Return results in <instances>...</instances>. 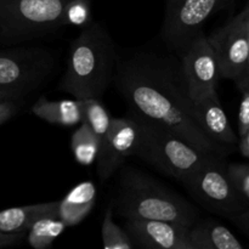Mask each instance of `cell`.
I'll list each match as a JSON object with an SVG mask.
<instances>
[{
  "label": "cell",
  "instance_id": "9c48e42d",
  "mask_svg": "<svg viewBox=\"0 0 249 249\" xmlns=\"http://www.w3.org/2000/svg\"><path fill=\"white\" fill-rule=\"evenodd\" d=\"M179 58L194 102L216 91L220 72L215 53L204 32L190 43Z\"/></svg>",
  "mask_w": 249,
  "mask_h": 249
},
{
  "label": "cell",
  "instance_id": "4dcf8cb0",
  "mask_svg": "<svg viewBox=\"0 0 249 249\" xmlns=\"http://www.w3.org/2000/svg\"><path fill=\"white\" fill-rule=\"evenodd\" d=\"M6 99H18V97H17L15 94H12V92L0 89V102L4 101V100Z\"/></svg>",
  "mask_w": 249,
  "mask_h": 249
},
{
  "label": "cell",
  "instance_id": "7c38bea8",
  "mask_svg": "<svg viewBox=\"0 0 249 249\" xmlns=\"http://www.w3.org/2000/svg\"><path fill=\"white\" fill-rule=\"evenodd\" d=\"M189 228L172 221L150 219H129L124 224L134 245L151 249H191Z\"/></svg>",
  "mask_w": 249,
  "mask_h": 249
},
{
  "label": "cell",
  "instance_id": "d4e9b609",
  "mask_svg": "<svg viewBox=\"0 0 249 249\" xmlns=\"http://www.w3.org/2000/svg\"><path fill=\"white\" fill-rule=\"evenodd\" d=\"M18 111L17 99H6L0 102V125L9 121Z\"/></svg>",
  "mask_w": 249,
  "mask_h": 249
},
{
  "label": "cell",
  "instance_id": "9a60e30c",
  "mask_svg": "<svg viewBox=\"0 0 249 249\" xmlns=\"http://www.w3.org/2000/svg\"><path fill=\"white\" fill-rule=\"evenodd\" d=\"M97 190L92 181L75 185L61 201H58V218L66 226H75L90 214L96 203Z\"/></svg>",
  "mask_w": 249,
  "mask_h": 249
},
{
  "label": "cell",
  "instance_id": "f1b7e54d",
  "mask_svg": "<svg viewBox=\"0 0 249 249\" xmlns=\"http://www.w3.org/2000/svg\"><path fill=\"white\" fill-rule=\"evenodd\" d=\"M241 16H242L243 26H245V31H246V34H247L248 45H249V1L245 6V9L241 11Z\"/></svg>",
  "mask_w": 249,
  "mask_h": 249
},
{
  "label": "cell",
  "instance_id": "2e32d148",
  "mask_svg": "<svg viewBox=\"0 0 249 249\" xmlns=\"http://www.w3.org/2000/svg\"><path fill=\"white\" fill-rule=\"evenodd\" d=\"M57 207L58 201H51L2 209L0 211V231L6 233L27 232L39 219L58 215Z\"/></svg>",
  "mask_w": 249,
  "mask_h": 249
},
{
  "label": "cell",
  "instance_id": "603a6c76",
  "mask_svg": "<svg viewBox=\"0 0 249 249\" xmlns=\"http://www.w3.org/2000/svg\"><path fill=\"white\" fill-rule=\"evenodd\" d=\"M228 173L238 194L249 206V164L231 163L228 164Z\"/></svg>",
  "mask_w": 249,
  "mask_h": 249
},
{
  "label": "cell",
  "instance_id": "6da1fadb",
  "mask_svg": "<svg viewBox=\"0 0 249 249\" xmlns=\"http://www.w3.org/2000/svg\"><path fill=\"white\" fill-rule=\"evenodd\" d=\"M113 84L129 111L169 128L204 153L228 156L232 148L216 142L199 125L179 56L138 51L117 61Z\"/></svg>",
  "mask_w": 249,
  "mask_h": 249
},
{
  "label": "cell",
  "instance_id": "d6986e66",
  "mask_svg": "<svg viewBox=\"0 0 249 249\" xmlns=\"http://www.w3.org/2000/svg\"><path fill=\"white\" fill-rule=\"evenodd\" d=\"M67 226L58 215L44 216L27 231V242L34 249H46L66 230Z\"/></svg>",
  "mask_w": 249,
  "mask_h": 249
},
{
  "label": "cell",
  "instance_id": "83f0119b",
  "mask_svg": "<svg viewBox=\"0 0 249 249\" xmlns=\"http://www.w3.org/2000/svg\"><path fill=\"white\" fill-rule=\"evenodd\" d=\"M238 147H240L241 153L245 156L246 158L249 160V128L242 135H240V140H238Z\"/></svg>",
  "mask_w": 249,
  "mask_h": 249
},
{
  "label": "cell",
  "instance_id": "5b68a950",
  "mask_svg": "<svg viewBox=\"0 0 249 249\" xmlns=\"http://www.w3.org/2000/svg\"><path fill=\"white\" fill-rule=\"evenodd\" d=\"M71 0H0V44L19 45L62 28Z\"/></svg>",
  "mask_w": 249,
  "mask_h": 249
},
{
  "label": "cell",
  "instance_id": "52a82bcc",
  "mask_svg": "<svg viewBox=\"0 0 249 249\" xmlns=\"http://www.w3.org/2000/svg\"><path fill=\"white\" fill-rule=\"evenodd\" d=\"M56 67V58L43 46H16L0 51V89L19 97L38 89Z\"/></svg>",
  "mask_w": 249,
  "mask_h": 249
},
{
  "label": "cell",
  "instance_id": "44dd1931",
  "mask_svg": "<svg viewBox=\"0 0 249 249\" xmlns=\"http://www.w3.org/2000/svg\"><path fill=\"white\" fill-rule=\"evenodd\" d=\"M102 247L105 249H131L135 247L125 229L114 223L113 209L108 207L101 226Z\"/></svg>",
  "mask_w": 249,
  "mask_h": 249
},
{
  "label": "cell",
  "instance_id": "7402d4cb",
  "mask_svg": "<svg viewBox=\"0 0 249 249\" xmlns=\"http://www.w3.org/2000/svg\"><path fill=\"white\" fill-rule=\"evenodd\" d=\"M92 0H71L63 12L62 27H87L91 19Z\"/></svg>",
  "mask_w": 249,
  "mask_h": 249
},
{
  "label": "cell",
  "instance_id": "4fadbf2b",
  "mask_svg": "<svg viewBox=\"0 0 249 249\" xmlns=\"http://www.w3.org/2000/svg\"><path fill=\"white\" fill-rule=\"evenodd\" d=\"M195 108L199 125L213 140L231 148L238 142L237 135L221 106L218 91L195 101Z\"/></svg>",
  "mask_w": 249,
  "mask_h": 249
},
{
  "label": "cell",
  "instance_id": "e0dca14e",
  "mask_svg": "<svg viewBox=\"0 0 249 249\" xmlns=\"http://www.w3.org/2000/svg\"><path fill=\"white\" fill-rule=\"evenodd\" d=\"M32 113L50 124L61 126H75L83 122L80 100H56L51 101L40 96L32 107Z\"/></svg>",
  "mask_w": 249,
  "mask_h": 249
},
{
  "label": "cell",
  "instance_id": "277c9868",
  "mask_svg": "<svg viewBox=\"0 0 249 249\" xmlns=\"http://www.w3.org/2000/svg\"><path fill=\"white\" fill-rule=\"evenodd\" d=\"M128 114L138 125L135 155L167 177L181 182L214 155L197 150L163 124L129 109Z\"/></svg>",
  "mask_w": 249,
  "mask_h": 249
},
{
  "label": "cell",
  "instance_id": "cb8c5ba5",
  "mask_svg": "<svg viewBox=\"0 0 249 249\" xmlns=\"http://www.w3.org/2000/svg\"><path fill=\"white\" fill-rule=\"evenodd\" d=\"M242 92L238 109V135H242L249 128V88L240 89Z\"/></svg>",
  "mask_w": 249,
  "mask_h": 249
},
{
  "label": "cell",
  "instance_id": "ffe728a7",
  "mask_svg": "<svg viewBox=\"0 0 249 249\" xmlns=\"http://www.w3.org/2000/svg\"><path fill=\"white\" fill-rule=\"evenodd\" d=\"M80 104H82L83 122L90 126V129L101 141L111 125L112 118L109 112L100 99H94V97L83 99L80 100Z\"/></svg>",
  "mask_w": 249,
  "mask_h": 249
},
{
  "label": "cell",
  "instance_id": "484cf974",
  "mask_svg": "<svg viewBox=\"0 0 249 249\" xmlns=\"http://www.w3.org/2000/svg\"><path fill=\"white\" fill-rule=\"evenodd\" d=\"M27 232H18V233H6L0 231V248L11 247V246L17 245L22 241Z\"/></svg>",
  "mask_w": 249,
  "mask_h": 249
},
{
  "label": "cell",
  "instance_id": "30bf717a",
  "mask_svg": "<svg viewBox=\"0 0 249 249\" xmlns=\"http://www.w3.org/2000/svg\"><path fill=\"white\" fill-rule=\"evenodd\" d=\"M207 36L218 61L220 78L236 82L249 65L248 39L241 12Z\"/></svg>",
  "mask_w": 249,
  "mask_h": 249
},
{
  "label": "cell",
  "instance_id": "f546056e",
  "mask_svg": "<svg viewBox=\"0 0 249 249\" xmlns=\"http://www.w3.org/2000/svg\"><path fill=\"white\" fill-rule=\"evenodd\" d=\"M236 84H237L238 89H242V88H249V65L246 70V72L243 73L242 77L238 78L236 80Z\"/></svg>",
  "mask_w": 249,
  "mask_h": 249
},
{
  "label": "cell",
  "instance_id": "4316f807",
  "mask_svg": "<svg viewBox=\"0 0 249 249\" xmlns=\"http://www.w3.org/2000/svg\"><path fill=\"white\" fill-rule=\"evenodd\" d=\"M232 221L243 231V232L249 235V207L246 211H243L242 213L238 214Z\"/></svg>",
  "mask_w": 249,
  "mask_h": 249
},
{
  "label": "cell",
  "instance_id": "5bb4252c",
  "mask_svg": "<svg viewBox=\"0 0 249 249\" xmlns=\"http://www.w3.org/2000/svg\"><path fill=\"white\" fill-rule=\"evenodd\" d=\"M191 249H242L243 245L226 226L214 219L197 220L189 228Z\"/></svg>",
  "mask_w": 249,
  "mask_h": 249
},
{
  "label": "cell",
  "instance_id": "8fae6325",
  "mask_svg": "<svg viewBox=\"0 0 249 249\" xmlns=\"http://www.w3.org/2000/svg\"><path fill=\"white\" fill-rule=\"evenodd\" d=\"M138 125L131 116L112 118L111 125L100 141L97 155V174L101 181L108 180L124 163L135 155Z\"/></svg>",
  "mask_w": 249,
  "mask_h": 249
},
{
  "label": "cell",
  "instance_id": "ac0fdd59",
  "mask_svg": "<svg viewBox=\"0 0 249 249\" xmlns=\"http://www.w3.org/2000/svg\"><path fill=\"white\" fill-rule=\"evenodd\" d=\"M100 148V139L85 122L79 124L71 138V150L75 162L80 165H91L96 162Z\"/></svg>",
  "mask_w": 249,
  "mask_h": 249
},
{
  "label": "cell",
  "instance_id": "8992f818",
  "mask_svg": "<svg viewBox=\"0 0 249 249\" xmlns=\"http://www.w3.org/2000/svg\"><path fill=\"white\" fill-rule=\"evenodd\" d=\"M181 182L202 207L231 221L249 207L231 181L223 156L213 155Z\"/></svg>",
  "mask_w": 249,
  "mask_h": 249
},
{
  "label": "cell",
  "instance_id": "7a4b0ae2",
  "mask_svg": "<svg viewBox=\"0 0 249 249\" xmlns=\"http://www.w3.org/2000/svg\"><path fill=\"white\" fill-rule=\"evenodd\" d=\"M118 56L106 27L91 22L71 44L67 67L58 89L78 100H101L113 84Z\"/></svg>",
  "mask_w": 249,
  "mask_h": 249
},
{
  "label": "cell",
  "instance_id": "3957f363",
  "mask_svg": "<svg viewBox=\"0 0 249 249\" xmlns=\"http://www.w3.org/2000/svg\"><path fill=\"white\" fill-rule=\"evenodd\" d=\"M114 208L125 220L150 219L192 226L199 219L187 199L134 167H125L119 174Z\"/></svg>",
  "mask_w": 249,
  "mask_h": 249
},
{
  "label": "cell",
  "instance_id": "ba28073f",
  "mask_svg": "<svg viewBox=\"0 0 249 249\" xmlns=\"http://www.w3.org/2000/svg\"><path fill=\"white\" fill-rule=\"evenodd\" d=\"M235 0H167L160 36L165 46L180 56L203 32L207 19L232 6Z\"/></svg>",
  "mask_w": 249,
  "mask_h": 249
}]
</instances>
